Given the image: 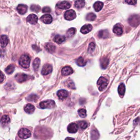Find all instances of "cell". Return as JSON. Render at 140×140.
<instances>
[{
    "label": "cell",
    "mask_w": 140,
    "mask_h": 140,
    "mask_svg": "<svg viewBox=\"0 0 140 140\" xmlns=\"http://www.w3.org/2000/svg\"><path fill=\"white\" fill-rule=\"evenodd\" d=\"M30 57L27 55H22L19 59V64L23 68H27L30 66Z\"/></svg>",
    "instance_id": "obj_1"
},
{
    "label": "cell",
    "mask_w": 140,
    "mask_h": 140,
    "mask_svg": "<svg viewBox=\"0 0 140 140\" xmlns=\"http://www.w3.org/2000/svg\"><path fill=\"white\" fill-rule=\"evenodd\" d=\"M55 103L53 100H46L42 101L39 103V107L40 108L45 109V108H52L54 107Z\"/></svg>",
    "instance_id": "obj_2"
},
{
    "label": "cell",
    "mask_w": 140,
    "mask_h": 140,
    "mask_svg": "<svg viewBox=\"0 0 140 140\" xmlns=\"http://www.w3.org/2000/svg\"><path fill=\"white\" fill-rule=\"evenodd\" d=\"M31 135V132L26 128H22L18 132V136L21 139H26L30 137Z\"/></svg>",
    "instance_id": "obj_3"
},
{
    "label": "cell",
    "mask_w": 140,
    "mask_h": 140,
    "mask_svg": "<svg viewBox=\"0 0 140 140\" xmlns=\"http://www.w3.org/2000/svg\"><path fill=\"white\" fill-rule=\"evenodd\" d=\"M140 22V17L137 15H133L130 16L129 19V24L132 26H136Z\"/></svg>",
    "instance_id": "obj_4"
},
{
    "label": "cell",
    "mask_w": 140,
    "mask_h": 140,
    "mask_svg": "<svg viewBox=\"0 0 140 140\" xmlns=\"http://www.w3.org/2000/svg\"><path fill=\"white\" fill-rule=\"evenodd\" d=\"M107 80L106 78H104L103 77H100L97 81V85H98L99 90L100 91L103 90L106 88L107 85Z\"/></svg>",
    "instance_id": "obj_5"
},
{
    "label": "cell",
    "mask_w": 140,
    "mask_h": 140,
    "mask_svg": "<svg viewBox=\"0 0 140 140\" xmlns=\"http://www.w3.org/2000/svg\"><path fill=\"white\" fill-rule=\"evenodd\" d=\"M64 17L67 20H72L75 18L76 14H75V12L73 10H68L65 13Z\"/></svg>",
    "instance_id": "obj_6"
},
{
    "label": "cell",
    "mask_w": 140,
    "mask_h": 140,
    "mask_svg": "<svg viewBox=\"0 0 140 140\" xmlns=\"http://www.w3.org/2000/svg\"><path fill=\"white\" fill-rule=\"evenodd\" d=\"M56 7L61 9H67L71 7V3L68 1H62L58 3Z\"/></svg>",
    "instance_id": "obj_7"
},
{
    "label": "cell",
    "mask_w": 140,
    "mask_h": 140,
    "mask_svg": "<svg viewBox=\"0 0 140 140\" xmlns=\"http://www.w3.org/2000/svg\"><path fill=\"white\" fill-rule=\"evenodd\" d=\"M15 79L19 83H21L28 79V75L24 73H19L15 75Z\"/></svg>",
    "instance_id": "obj_8"
},
{
    "label": "cell",
    "mask_w": 140,
    "mask_h": 140,
    "mask_svg": "<svg viewBox=\"0 0 140 140\" xmlns=\"http://www.w3.org/2000/svg\"><path fill=\"white\" fill-rule=\"evenodd\" d=\"M27 21L31 24H32V25L36 24L38 21V17L35 14H30L27 16Z\"/></svg>",
    "instance_id": "obj_9"
},
{
    "label": "cell",
    "mask_w": 140,
    "mask_h": 140,
    "mask_svg": "<svg viewBox=\"0 0 140 140\" xmlns=\"http://www.w3.org/2000/svg\"><path fill=\"white\" fill-rule=\"evenodd\" d=\"M52 71V66L49 64H46L45 65L42 69V74L43 75H47L50 73Z\"/></svg>",
    "instance_id": "obj_10"
},
{
    "label": "cell",
    "mask_w": 140,
    "mask_h": 140,
    "mask_svg": "<svg viewBox=\"0 0 140 140\" xmlns=\"http://www.w3.org/2000/svg\"><path fill=\"white\" fill-rule=\"evenodd\" d=\"M40 20H41L44 24H49L52 21V16L50 14H45L40 18Z\"/></svg>",
    "instance_id": "obj_11"
},
{
    "label": "cell",
    "mask_w": 140,
    "mask_h": 140,
    "mask_svg": "<svg viewBox=\"0 0 140 140\" xmlns=\"http://www.w3.org/2000/svg\"><path fill=\"white\" fill-rule=\"evenodd\" d=\"M78 130V125L75 123L70 124L67 127V130L69 132L74 133L77 132Z\"/></svg>",
    "instance_id": "obj_12"
},
{
    "label": "cell",
    "mask_w": 140,
    "mask_h": 140,
    "mask_svg": "<svg viewBox=\"0 0 140 140\" xmlns=\"http://www.w3.org/2000/svg\"><path fill=\"white\" fill-rule=\"evenodd\" d=\"M57 95L61 100H64L68 96V92L65 90H60L57 92Z\"/></svg>",
    "instance_id": "obj_13"
},
{
    "label": "cell",
    "mask_w": 140,
    "mask_h": 140,
    "mask_svg": "<svg viewBox=\"0 0 140 140\" xmlns=\"http://www.w3.org/2000/svg\"><path fill=\"white\" fill-rule=\"evenodd\" d=\"M27 10V7L25 4H19L17 7V11L20 14H24Z\"/></svg>",
    "instance_id": "obj_14"
},
{
    "label": "cell",
    "mask_w": 140,
    "mask_h": 140,
    "mask_svg": "<svg viewBox=\"0 0 140 140\" xmlns=\"http://www.w3.org/2000/svg\"><path fill=\"white\" fill-rule=\"evenodd\" d=\"M73 69L70 66L64 67L61 70V73L63 75H68L73 73Z\"/></svg>",
    "instance_id": "obj_15"
},
{
    "label": "cell",
    "mask_w": 140,
    "mask_h": 140,
    "mask_svg": "<svg viewBox=\"0 0 140 140\" xmlns=\"http://www.w3.org/2000/svg\"><path fill=\"white\" fill-rule=\"evenodd\" d=\"M113 32L116 35H121L122 33V28L120 24H116L113 28Z\"/></svg>",
    "instance_id": "obj_16"
},
{
    "label": "cell",
    "mask_w": 140,
    "mask_h": 140,
    "mask_svg": "<svg viewBox=\"0 0 140 140\" xmlns=\"http://www.w3.org/2000/svg\"><path fill=\"white\" fill-rule=\"evenodd\" d=\"M92 25L90 24H86L84 25L80 29V32L83 34H86L91 31L92 30Z\"/></svg>",
    "instance_id": "obj_17"
},
{
    "label": "cell",
    "mask_w": 140,
    "mask_h": 140,
    "mask_svg": "<svg viewBox=\"0 0 140 140\" xmlns=\"http://www.w3.org/2000/svg\"><path fill=\"white\" fill-rule=\"evenodd\" d=\"M65 40V37L61 35L57 34L54 38V41L57 44H61Z\"/></svg>",
    "instance_id": "obj_18"
},
{
    "label": "cell",
    "mask_w": 140,
    "mask_h": 140,
    "mask_svg": "<svg viewBox=\"0 0 140 140\" xmlns=\"http://www.w3.org/2000/svg\"><path fill=\"white\" fill-rule=\"evenodd\" d=\"M25 111L28 114H32L34 111V107L31 104H26L25 108Z\"/></svg>",
    "instance_id": "obj_19"
},
{
    "label": "cell",
    "mask_w": 140,
    "mask_h": 140,
    "mask_svg": "<svg viewBox=\"0 0 140 140\" xmlns=\"http://www.w3.org/2000/svg\"><path fill=\"white\" fill-rule=\"evenodd\" d=\"M85 4V2L84 0H77V1L75 2L74 7L77 9H80L83 8Z\"/></svg>",
    "instance_id": "obj_20"
},
{
    "label": "cell",
    "mask_w": 140,
    "mask_h": 140,
    "mask_svg": "<svg viewBox=\"0 0 140 140\" xmlns=\"http://www.w3.org/2000/svg\"><path fill=\"white\" fill-rule=\"evenodd\" d=\"M8 42L9 40L7 36L5 35H2L1 36V45L2 47H5L8 44Z\"/></svg>",
    "instance_id": "obj_21"
},
{
    "label": "cell",
    "mask_w": 140,
    "mask_h": 140,
    "mask_svg": "<svg viewBox=\"0 0 140 140\" xmlns=\"http://www.w3.org/2000/svg\"><path fill=\"white\" fill-rule=\"evenodd\" d=\"M103 6V3L102 2H100V1H97L94 3V8L95 11H99L102 9Z\"/></svg>",
    "instance_id": "obj_22"
},
{
    "label": "cell",
    "mask_w": 140,
    "mask_h": 140,
    "mask_svg": "<svg viewBox=\"0 0 140 140\" xmlns=\"http://www.w3.org/2000/svg\"><path fill=\"white\" fill-rule=\"evenodd\" d=\"M118 93L120 96H123L124 94H125V85L123 83H121L119 85L118 87Z\"/></svg>",
    "instance_id": "obj_23"
},
{
    "label": "cell",
    "mask_w": 140,
    "mask_h": 140,
    "mask_svg": "<svg viewBox=\"0 0 140 140\" xmlns=\"http://www.w3.org/2000/svg\"><path fill=\"white\" fill-rule=\"evenodd\" d=\"M1 124L3 125H6L10 122V118L7 115H4L2 116L1 120Z\"/></svg>",
    "instance_id": "obj_24"
},
{
    "label": "cell",
    "mask_w": 140,
    "mask_h": 140,
    "mask_svg": "<svg viewBox=\"0 0 140 140\" xmlns=\"http://www.w3.org/2000/svg\"><path fill=\"white\" fill-rule=\"evenodd\" d=\"M40 60L38 58H36L33 62V67L34 71H37L40 65Z\"/></svg>",
    "instance_id": "obj_25"
},
{
    "label": "cell",
    "mask_w": 140,
    "mask_h": 140,
    "mask_svg": "<svg viewBox=\"0 0 140 140\" xmlns=\"http://www.w3.org/2000/svg\"><path fill=\"white\" fill-rule=\"evenodd\" d=\"M55 48V46L51 43H47L46 44V50L50 52H54Z\"/></svg>",
    "instance_id": "obj_26"
},
{
    "label": "cell",
    "mask_w": 140,
    "mask_h": 140,
    "mask_svg": "<svg viewBox=\"0 0 140 140\" xmlns=\"http://www.w3.org/2000/svg\"><path fill=\"white\" fill-rule=\"evenodd\" d=\"M77 65L79 66H84L86 65V61L84 60V58L82 57H79L76 61Z\"/></svg>",
    "instance_id": "obj_27"
},
{
    "label": "cell",
    "mask_w": 140,
    "mask_h": 140,
    "mask_svg": "<svg viewBox=\"0 0 140 140\" xmlns=\"http://www.w3.org/2000/svg\"><path fill=\"white\" fill-rule=\"evenodd\" d=\"M96 16L93 13H90L87 14L86 16V19L88 21H94L96 19Z\"/></svg>",
    "instance_id": "obj_28"
},
{
    "label": "cell",
    "mask_w": 140,
    "mask_h": 140,
    "mask_svg": "<svg viewBox=\"0 0 140 140\" xmlns=\"http://www.w3.org/2000/svg\"><path fill=\"white\" fill-rule=\"evenodd\" d=\"M15 69V66L13 65H10L5 69V71L7 74H10L12 73Z\"/></svg>",
    "instance_id": "obj_29"
},
{
    "label": "cell",
    "mask_w": 140,
    "mask_h": 140,
    "mask_svg": "<svg viewBox=\"0 0 140 140\" xmlns=\"http://www.w3.org/2000/svg\"><path fill=\"white\" fill-rule=\"evenodd\" d=\"M75 32H76V30H75V28H73V27L69 28L67 32V36L68 37H73L74 35V34L75 33Z\"/></svg>",
    "instance_id": "obj_30"
},
{
    "label": "cell",
    "mask_w": 140,
    "mask_h": 140,
    "mask_svg": "<svg viewBox=\"0 0 140 140\" xmlns=\"http://www.w3.org/2000/svg\"><path fill=\"white\" fill-rule=\"evenodd\" d=\"M108 59H107V58H103V59H102L101 61V65L102 68L103 69L106 68L108 65Z\"/></svg>",
    "instance_id": "obj_31"
},
{
    "label": "cell",
    "mask_w": 140,
    "mask_h": 140,
    "mask_svg": "<svg viewBox=\"0 0 140 140\" xmlns=\"http://www.w3.org/2000/svg\"><path fill=\"white\" fill-rule=\"evenodd\" d=\"M108 35V32L106 30H102L99 32L98 36L100 38H106Z\"/></svg>",
    "instance_id": "obj_32"
},
{
    "label": "cell",
    "mask_w": 140,
    "mask_h": 140,
    "mask_svg": "<svg viewBox=\"0 0 140 140\" xmlns=\"http://www.w3.org/2000/svg\"><path fill=\"white\" fill-rule=\"evenodd\" d=\"M78 114L81 118H85L86 116V111L84 109H80L78 110Z\"/></svg>",
    "instance_id": "obj_33"
},
{
    "label": "cell",
    "mask_w": 140,
    "mask_h": 140,
    "mask_svg": "<svg viewBox=\"0 0 140 140\" xmlns=\"http://www.w3.org/2000/svg\"><path fill=\"white\" fill-rule=\"evenodd\" d=\"M79 126L82 129H85L87 127V123L85 121H80L79 122Z\"/></svg>",
    "instance_id": "obj_34"
},
{
    "label": "cell",
    "mask_w": 140,
    "mask_h": 140,
    "mask_svg": "<svg viewBox=\"0 0 140 140\" xmlns=\"http://www.w3.org/2000/svg\"><path fill=\"white\" fill-rule=\"evenodd\" d=\"M95 48V44L94 43H91L89 45L88 50H88L89 52H92L94 50Z\"/></svg>",
    "instance_id": "obj_35"
},
{
    "label": "cell",
    "mask_w": 140,
    "mask_h": 140,
    "mask_svg": "<svg viewBox=\"0 0 140 140\" xmlns=\"http://www.w3.org/2000/svg\"><path fill=\"white\" fill-rule=\"evenodd\" d=\"M31 9L33 11H37V12H38L39 10H40V7L38 6V5H32L31 7Z\"/></svg>",
    "instance_id": "obj_36"
},
{
    "label": "cell",
    "mask_w": 140,
    "mask_h": 140,
    "mask_svg": "<svg viewBox=\"0 0 140 140\" xmlns=\"http://www.w3.org/2000/svg\"><path fill=\"white\" fill-rule=\"evenodd\" d=\"M125 2L129 4L134 5L137 2V0H125Z\"/></svg>",
    "instance_id": "obj_37"
},
{
    "label": "cell",
    "mask_w": 140,
    "mask_h": 140,
    "mask_svg": "<svg viewBox=\"0 0 140 140\" xmlns=\"http://www.w3.org/2000/svg\"><path fill=\"white\" fill-rule=\"evenodd\" d=\"M50 11H51V9L48 7H45L43 8V9L42 10V11L43 13H50Z\"/></svg>",
    "instance_id": "obj_38"
},
{
    "label": "cell",
    "mask_w": 140,
    "mask_h": 140,
    "mask_svg": "<svg viewBox=\"0 0 140 140\" xmlns=\"http://www.w3.org/2000/svg\"><path fill=\"white\" fill-rule=\"evenodd\" d=\"M68 86L69 88H71V89H74V83L72 82V81H70V82L68 84Z\"/></svg>",
    "instance_id": "obj_39"
},
{
    "label": "cell",
    "mask_w": 140,
    "mask_h": 140,
    "mask_svg": "<svg viewBox=\"0 0 140 140\" xmlns=\"http://www.w3.org/2000/svg\"><path fill=\"white\" fill-rule=\"evenodd\" d=\"M4 79V76H3V74L2 72H1V83H2V81Z\"/></svg>",
    "instance_id": "obj_40"
}]
</instances>
